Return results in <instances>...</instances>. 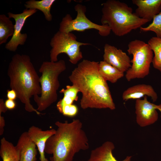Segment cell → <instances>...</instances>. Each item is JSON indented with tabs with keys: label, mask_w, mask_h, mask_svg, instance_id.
Segmentation results:
<instances>
[{
	"label": "cell",
	"mask_w": 161,
	"mask_h": 161,
	"mask_svg": "<svg viewBox=\"0 0 161 161\" xmlns=\"http://www.w3.org/2000/svg\"><path fill=\"white\" fill-rule=\"evenodd\" d=\"M55 124L57 129L48 139L45 150L52 155L51 161H73L76 153L89 148L88 138L79 119L70 122L57 121Z\"/></svg>",
	"instance_id": "obj_2"
},
{
	"label": "cell",
	"mask_w": 161,
	"mask_h": 161,
	"mask_svg": "<svg viewBox=\"0 0 161 161\" xmlns=\"http://www.w3.org/2000/svg\"><path fill=\"white\" fill-rule=\"evenodd\" d=\"M148 43L154 54L152 63L153 66L161 73V38L152 37L148 40Z\"/></svg>",
	"instance_id": "obj_22"
},
{
	"label": "cell",
	"mask_w": 161,
	"mask_h": 161,
	"mask_svg": "<svg viewBox=\"0 0 161 161\" xmlns=\"http://www.w3.org/2000/svg\"><path fill=\"white\" fill-rule=\"evenodd\" d=\"M10 80V86L16 93L17 97L24 105L29 112L42 114L35 109L30 103L32 96L41 95L40 77L27 55L16 54L12 57L7 70Z\"/></svg>",
	"instance_id": "obj_3"
},
{
	"label": "cell",
	"mask_w": 161,
	"mask_h": 161,
	"mask_svg": "<svg viewBox=\"0 0 161 161\" xmlns=\"http://www.w3.org/2000/svg\"><path fill=\"white\" fill-rule=\"evenodd\" d=\"M98 71L105 80L112 83H116L124 76V73L104 61L99 62Z\"/></svg>",
	"instance_id": "obj_18"
},
{
	"label": "cell",
	"mask_w": 161,
	"mask_h": 161,
	"mask_svg": "<svg viewBox=\"0 0 161 161\" xmlns=\"http://www.w3.org/2000/svg\"><path fill=\"white\" fill-rule=\"evenodd\" d=\"M132 2L137 7L135 14L148 22L161 11V0H132Z\"/></svg>",
	"instance_id": "obj_13"
},
{
	"label": "cell",
	"mask_w": 161,
	"mask_h": 161,
	"mask_svg": "<svg viewBox=\"0 0 161 161\" xmlns=\"http://www.w3.org/2000/svg\"><path fill=\"white\" fill-rule=\"evenodd\" d=\"M66 69L65 62L62 60L55 62L45 61L41 65L39 70L41 74L40 77L41 93L40 96H33L38 112L45 110L57 101L60 85L58 77Z\"/></svg>",
	"instance_id": "obj_5"
},
{
	"label": "cell",
	"mask_w": 161,
	"mask_h": 161,
	"mask_svg": "<svg viewBox=\"0 0 161 161\" xmlns=\"http://www.w3.org/2000/svg\"><path fill=\"white\" fill-rule=\"evenodd\" d=\"M56 130H43L42 129L32 126L27 132L32 140L37 146L40 154V161H49L45 155V150L48 139L56 132Z\"/></svg>",
	"instance_id": "obj_15"
},
{
	"label": "cell",
	"mask_w": 161,
	"mask_h": 161,
	"mask_svg": "<svg viewBox=\"0 0 161 161\" xmlns=\"http://www.w3.org/2000/svg\"><path fill=\"white\" fill-rule=\"evenodd\" d=\"M0 143V156L3 161H19L15 146L4 137L1 139Z\"/></svg>",
	"instance_id": "obj_20"
},
{
	"label": "cell",
	"mask_w": 161,
	"mask_h": 161,
	"mask_svg": "<svg viewBox=\"0 0 161 161\" xmlns=\"http://www.w3.org/2000/svg\"><path fill=\"white\" fill-rule=\"evenodd\" d=\"M75 9L77 13L76 17L73 19L71 15L66 14L60 24L59 31L69 33L75 31L83 32L94 29L97 30L99 34L102 36H107L110 34L111 30L107 25L97 24L86 17L85 6L77 4L75 6Z\"/></svg>",
	"instance_id": "obj_8"
},
{
	"label": "cell",
	"mask_w": 161,
	"mask_h": 161,
	"mask_svg": "<svg viewBox=\"0 0 161 161\" xmlns=\"http://www.w3.org/2000/svg\"><path fill=\"white\" fill-rule=\"evenodd\" d=\"M10 18L4 14L0 15V45L6 43L14 34V25Z\"/></svg>",
	"instance_id": "obj_21"
},
{
	"label": "cell",
	"mask_w": 161,
	"mask_h": 161,
	"mask_svg": "<svg viewBox=\"0 0 161 161\" xmlns=\"http://www.w3.org/2000/svg\"><path fill=\"white\" fill-rule=\"evenodd\" d=\"M104 49V61L124 73L130 68V58L122 50L108 44L105 45Z\"/></svg>",
	"instance_id": "obj_11"
},
{
	"label": "cell",
	"mask_w": 161,
	"mask_h": 161,
	"mask_svg": "<svg viewBox=\"0 0 161 161\" xmlns=\"http://www.w3.org/2000/svg\"><path fill=\"white\" fill-rule=\"evenodd\" d=\"M99 62L84 59L72 71L69 78L82 93L81 108L115 109L107 83L98 71Z\"/></svg>",
	"instance_id": "obj_1"
},
{
	"label": "cell",
	"mask_w": 161,
	"mask_h": 161,
	"mask_svg": "<svg viewBox=\"0 0 161 161\" xmlns=\"http://www.w3.org/2000/svg\"><path fill=\"white\" fill-rule=\"evenodd\" d=\"M7 97L8 99L14 100L17 97V94L13 90H8L7 92Z\"/></svg>",
	"instance_id": "obj_25"
},
{
	"label": "cell",
	"mask_w": 161,
	"mask_h": 161,
	"mask_svg": "<svg viewBox=\"0 0 161 161\" xmlns=\"http://www.w3.org/2000/svg\"><path fill=\"white\" fill-rule=\"evenodd\" d=\"M151 97L153 102L156 101L158 95L153 87L150 85L142 84L133 86L124 91L122 98L125 101L129 100L140 99L145 96Z\"/></svg>",
	"instance_id": "obj_16"
},
{
	"label": "cell",
	"mask_w": 161,
	"mask_h": 161,
	"mask_svg": "<svg viewBox=\"0 0 161 161\" xmlns=\"http://www.w3.org/2000/svg\"><path fill=\"white\" fill-rule=\"evenodd\" d=\"M37 11L35 9H25L20 13L14 14L11 12L7 13L8 17L13 18L15 21L14 34L10 41L5 45L6 49L15 52L19 45L24 44L27 38V34L21 33V30L26 19Z\"/></svg>",
	"instance_id": "obj_9"
},
{
	"label": "cell",
	"mask_w": 161,
	"mask_h": 161,
	"mask_svg": "<svg viewBox=\"0 0 161 161\" xmlns=\"http://www.w3.org/2000/svg\"><path fill=\"white\" fill-rule=\"evenodd\" d=\"M101 21L107 25L116 35L122 36L140 28L148 21L137 16L126 4L108 0L103 4Z\"/></svg>",
	"instance_id": "obj_4"
},
{
	"label": "cell",
	"mask_w": 161,
	"mask_h": 161,
	"mask_svg": "<svg viewBox=\"0 0 161 161\" xmlns=\"http://www.w3.org/2000/svg\"><path fill=\"white\" fill-rule=\"evenodd\" d=\"M114 148V145L112 142L106 141L92 150L87 161H119L113 154ZM131 158L132 156H127L121 161H131Z\"/></svg>",
	"instance_id": "obj_17"
},
{
	"label": "cell",
	"mask_w": 161,
	"mask_h": 161,
	"mask_svg": "<svg viewBox=\"0 0 161 161\" xmlns=\"http://www.w3.org/2000/svg\"><path fill=\"white\" fill-rule=\"evenodd\" d=\"M4 103L7 108L10 110L15 109L16 105L14 100L8 99L5 101Z\"/></svg>",
	"instance_id": "obj_24"
},
{
	"label": "cell",
	"mask_w": 161,
	"mask_h": 161,
	"mask_svg": "<svg viewBox=\"0 0 161 161\" xmlns=\"http://www.w3.org/2000/svg\"><path fill=\"white\" fill-rule=\"evenodd\" d=\"M5 121L3 117L0 114V135H2L4 132V128L5 126Z\"/></svg>",
	"instance_id": "obj_26"
},
{
	"label": "cell",
	"mask_w": 161,
	"mask_h": 161,
	"mask_svg": "<svg viewBox=\"0 0 161 161\" xmlns=\"http://www.w3.org/2000/svg\"><path fill=\"white\" fill-rule=\"evenodd\" d=\"M127 52L133 56L130 68L126 72L125 78L129 81L133 79L143 78L149 73L153 52L148 43L135 39L128 44Z\"/></svg>",
	"instance_id": "obj_6"
},
{
	"label": "cell",
	"mask_w": 161,
	"mask_h": 161,
	"mask_svg": "<svg viewBox=\"0 0 161 161\" xmlns=\"http://www.w3.org/2000/svg\"><path fill=\"white\" fill-rule=\"evenodd\" d=\"M59 92L63 93L64 96L57 103V109L64 115L72 113L77 108V106L73 103L74 101H77L78 99L77 95L80 92L79 89L73 85H67L66 89L63 88Z\"/></svg>",
	"instance_id": "obj_12"
},
{
	"label": "cell",
	"mask_w": 161,
	"mask_h": 161,
	"mask_svg": "<svg viewBox=\"0 0 161 161\" xmlns=\"http://www.w3.org/2000/svg\"><path fill=\"white\" fill-rule=\"evenodd\" d=\"M50 44L52 48L50 52L51 61H58V55L64 53L69 57V61L75 64L83 57L80 47L90 44L78 41L76 36L72 32L58 31L51 38Z\"/></svg>",
	"instance_id": "obj_7"
},
{
	"label": "cell",
	"mask_w": 161,
	"mask_h": 161,
	"mask_svg": "<svg viewBox=\"0 0 161 161\" xmlns=\"http://www.w3.org/2000/svg\"><path fill=\"white\" fill-rule=\"evenodd\" d=\"M7 108L5 105L3 99L0 100V114H1L2 112H5L7 110Z\"/></svg>",
	"instance_id": "obj_27"
},
{
	"label": "cell",
	"mask_w": 161,
	"mask_h": 161,
	"mask_svg": "<svg viewBox=\"0 0 161 161\" xmlns=\"http://www.w3.org/2000/svg\"><path fill=\"white\" fill-rule=\"evenodd\" d=\"M56 1L55 0H30L25 2L24 6L27 9H38L43 13L46 19L51 21L52 16L50 13L51 7Z\"/></svg>",
	"instance_id": "obj_19"
},
{
	"label": "cell",
	"mask_w": 161,
	"mask_h": 161,
	"mask_svg": "<svg viewBox=\"0 0 161 161\" xmlns=\"http://www.w3.org/2000/svg\"><path fill=\"white\" fill-rule=\"evenodd\" d=\"M146 96L143 99L136 100L135 104L136 120L140 127L146 126L155 123L158 119L157 110L160 112L161 117V104L156 105L149 101Z\"/></svg>",
	"instance_id": "obj_10"
},
{
	"label": "cell",
	"mask_w": 161,
	"mask_h": 161,
	"mask_svg": "<svg viewBox=\"0 0 161 161\" xmlns=\"http://www.w3.org/2000/svg\"><path fill=\"white\" fill-rule=\"evenodd\" d=\"M15 147L19 154V161H36V145L27 131L22 133Z\"/></svg>",
	"instance_id": "obj_14"
},
{
	"label": "cell",
	"mask_w": 161,
	"mask_h": 161,
	"mask_svg": "<svg viewBox=\"0 0 161 161\" xmlns=\"http://www.w3.org/2000/svg\"><path fill=\"white\" fill-rule=\"evenodd\" d=\"M152 22L146 27H141L140 30L143 32L152 31L155 33L157 37L161 38V11L155 16Z\"/></svg>",
	"instance_id": "obj_23"
}]
</instances>
